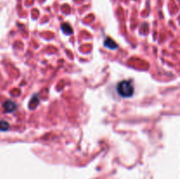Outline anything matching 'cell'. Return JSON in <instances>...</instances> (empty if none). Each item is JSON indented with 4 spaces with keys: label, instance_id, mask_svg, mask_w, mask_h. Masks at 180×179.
Segmentation results:
<instances>
[{
    "label": "cell",
    "instance_id": "6da1fadb",
    "mask_svg": "<svg viewBox=\"0 0 180 179\" xmlns=\"http://www.w3.org/2000/svg\"><path fill=\"white\" fill-rule=\"evenodd\" d=\"M117 91L123 98H130L134 94V88L131 81H121L117 85Z\"/></svg>",
    "mask_w": 180,
    "mask_h": 179
},
{
    "label": "cell",
    "instance_id": "7a4b0ae2",
    "mask_svg": "<svg viewBox=\"0 0 180 179\" xmlns=\"http://www.w3.org/2000/svg\"><path fill=\"white\" fill-rule=\"evenodd\" d=\"M3 106H4L5 113H12V112H14L17 109V104H15L13 101H11V100L5 101L4 104H3Z\"/></svg>",
    "mask_w": 180,
    "mask_h": 179
},
{
    "label": "cell",
    "instance_id": "3957f363",
    "mask_svg": "<svg viewBox=\"0 0 180 179\" xmlns=\"http://www.w3.org/2000/svg\"><path fill=\"white\" fill-rule=\"evenodd\" d=\"M104 45H105L106 47L110 48V49H116V48L118 47V44H117L113 40H112L111 38H106Z\"/></svg>",
    "mask_w": 180,
    "mask_h": 179
},
{
    "label": "cell",
    "instance_id": "277c9868",
    "mask_svg": "<svg viewBox=\"0 0 180 179\" xmlns=\"http://www.w3.org/2000/svg\"><path fill=\"white\" fill-rule=\"evenodd\" d=\"M61 28H62V31L65 34H71V33H73V30H72L71 27L69 26V24L63 23L62 25Z\"/></svg>",
    "mask_w": 180,
    "mask_h": 179
},
{
    "label": "cell",
    "instance_id": "5b68a950",
    "mask_svg": "<svg viewBox=\"0 0 180 179\" xmlns=\"http://www.w3.org/2000/svg\"><path fill=\"white\" fill-rule=\"evenodd\" d=\"M9 123L7 122V121H5V120H0V131L5 132V131L9 130Z\"/></svg>",
    "mask_w": 180,
    "mask_h": 179
}]
</instances>
